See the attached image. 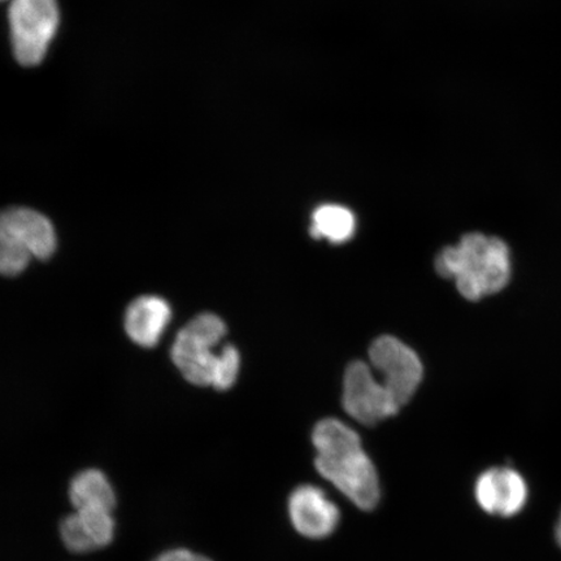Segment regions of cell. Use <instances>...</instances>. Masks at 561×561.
Segmentation results:
<instances>
[{
    "mask_svg": "<svg viewBox=\"0 0 561 561\" xmlns=\"http://www.w3.org/2000/svg\"><path fill=\"white\" fill-rule=\"evenodd\" d=\"M557 541H558L559 546L561 547V515H560L559 523L557 526Z\"/></svg>",
    "mask_w": 561,
    "mask_h": 561,
    "instance_id": "18",
    "label": "cell"
},
{
    "mask_svg": "<svg viewBox=\"0 0 561 561\" xmlns=\"http://www.w3.org/2000/svg\"><path fill=\"white\" fill-rule=\"evenodd\" d=\"M75 512L79 515L83 529L88 533L95 550L103 549V547L114 541L116 528L114 512L105 510H81Z\"/></svg>",
    "mask_w": 561,
    "mask_h": 561,
    "instance_id": "13",
    "label": "cell"
},
{
    "mask_svg": "<svg viewBox=\"0 0 561 561\" xmlns=\"http://www.w3.org/2000/svg\"><path fill=\"white\" fill-rule=\"evenodd\" d=\"M290 522L300 536L322 539L333 535L341 522V512L324 491L301 485L293 491L287 503Z\"/></svg>",
    "mask_w": 561,
    "mask_h": 561,
    "instance_id": "8",
    "label": "cell"
},
{
    "mask_svg": "<svg viewBox=\"0 0 561 561\" xmlns=\"http://www.w3.org/2000/svg\"><path fill=\"white\" fill-rule=\"evenodd\" d=\"M227 333L224 321L214 313L196 316L182 329L172 346V360L188 382L213 386L219 355L213 348Z\"/></svg>",
    "mask_w": 561,
    "mask_h": 561,
    "instance_id": "3",
    "label": "cell"
},
{
    "mask_svg": "<svg viewBox=\"0 0 561 561\" xmlns=\"http://www.w3.org/2000/svg\"><path fill=\"white\" fill-rule=\"evenodd\" d=\"M59 535L66 549L73 553H87L95 551L88 533L83 529L79 515L73 512L62 518L59 526Z\"/></svg>",
    "mask_w": 561,
    "mask_h": 561,
    "instance_id": "15",
    "label": "cell"
},
{
    "mask_svg": "<svg viewBox=\"0 0 561 561\" xmlns=\"http://www.w3.org/2000/svg\"><path fill=\"white\" fill-rule=\"evenodd\" d=\"M343 409L364 425H376L396 416L401 407L376 380L366 363H351L343 380Z\"/></svg>",
    "mask_w": 561,
    "mask_h": 561,
    "instance_id": "6",
    "label": "cell"
},
{
    "mask_svg": "<svg viewBox=\"0 0 561 561\" xmlns=\"http://www.w3.org/2000/svg\"><path fill=\"white\" fill-rule=\"evenodd\" d=\"M0 233L15 238L41 261L50 257L56 249L53 224L47 217L30 208L5 210L0 220Z\"/></svg>",
    "mask_w": 561,
    "mask_h": 561,
    "instance_id": "9",
    "label": "cell"
},
{
    "mask_svg": "<svg viewBox=\"0 0 561 561\" xmlns=\"http://www.w3.org/2000/svg\"><path fill=\"white\" fill-rule=\"evenodd\" d=\"M241 357L234 346L228 345L219 354L217 363L214 388L217 390H228L234 385L240 371Z\"/></svg>",
    "mask_w": 561,
    "mask_h": 561,
    "instance_id": "16",
    "label": "cell"
},
{
    "mask_svg": "<svg viewBox=\"0 0 561 561\" xmlns=\"http://www.w3.org/2000/svg\"><path fill=\"white\" fill-rule=\"evenodd\" d=\"M13 51L20 65L44 60L59 25L56 0H12L9 11Z\"/></svg>",
    "mask_w": 561,
    "mask_h": 561,
    "instance_id": "4",
    "label": "cell"
},
{
    "mask_svg": "<svg viewBox=\"0 0 561 561\" xmlns=\"http://www.w3.org/2000/svg\"><path fill=\"white\" fill-rule=\"evenodd\" d=\"M355 216L346 207L324 205L314 210L310 234L314 240H328L332 243H343L355 233Z\"/></svg>",
    "mask_w": 561,
    "mask_h": 561,
    "instance_id": "12",
    "label": "cell"
},
{
    "mask_svg": "<svg viewBox=\"0 0 561 561\" xmlns=\"http://www.w3.org/2000/svg\"><path fill=\"white\" fill-rule=\"evenodd\" d=\"M528 495L523 476L510 467L491 468L476 481V501L489 515L515 516L525 507Z\"/></svg>",
    "mask_w": 561,
    "mask_h": 561,
    "instance_id": "7",
    "label": "cell"
},
{
    "mask_svg": "<svg viewBox=\"0 0 561 561\" xmlns=\"http://www.w3.org/2000/svg\"><path fill=\"white\" fill-rule=\"evenodd\" d=\"M172 316L168 301L159 297H140L133 301L125 314L126 333L144 347L158 345Z\"/></svg>",
    "mask_w": 561,
    "mask_h": 561,
    "instance_id": "10",
    "label": "cell"
},
{
    "mask_svg": "<svg viewBox=\"0 0 561 561\" xmlns=\"http://www.w3.org/2000/svg\"><path fill=\"white\" fill-rule=\"evenodd\" d=\"M436 270L440 277L455 280L462 297L477 301L508 285L510 249L501 238L469 233L439 252Z\"/></svg>",
    "mask_w": 561,
    "mask_h": 561,
    "instance_id": "2",
    "label": "cell"
},
{
    "mask_svg": "<svg viewBox=\"0 0 561 561\" xmlns=\"http://www.w3.org/2000/svg\"><path fill=\"white\" fill-rule=\"evenodd\" d=\"M31 251L15 238L0 233V271L5 276H18L24 272L32 259Z\"/></svg>",
    "mask_w": 561,
    "mask_h": 561,
    "instance_id": "14",
    "label": "cell"
},
{
    "mask_svg": "<svg viewBox=\"0 0 561 561\" xmlns=\"http://www.w3.org/2000/svg\"><path fill=\"white\" fill-rule=\"evenodd\" d=\"M152 561H214L202 553L194 552L187 549H173L161 552Z\"/></svg>",
    "mask_w": 561,
    "mask_h": 561,
    "instance_id": "17",
    "label": "cell"
},
{
    "mask_svg": "<svg viewBox=\"0 0 561 561\" xmlns=\"http://www.w3.org/2000/svg\"><path fill=\"white\" fill-rule=\"evenodd\" d=\"M69 502L75 511H115L116 494L107 477L98 469H87L76 474L69 483Z\"/></svg>",
    "mask_w": 561,
    "mask_h": 561,
    "instance_id": "11",
    "label": "cell"
},
{
    "mask_svg": "<svg viewBox=\"0 0 561 561\" xmlns=\"http://www.w3.org/2000/svg\"><path fill=\"white\" fill-rule=\"evenodd\" d=\"M369 359L371 366L380 371L385 389L402 409L415 396L423 380L424 369L420 357L405 343L383 335L371 343Z\"/></svg>",
    "mask_w": 561,
    "mask_h": 561,
    "instance_id": "5",
    "label": "cell"
},
{
    "mask_svg": "<svg viewBox=\"0 0 561 561\" xmlns=\"http://www.w3.org/2000/svg\"><path fill=\"white\" fill-rule=\"evenodd\" d=\"M312 440L318 472L356 507L374 510L381 497L380 479L359 434L340 420L325 419L316 425Z\"/></svg>",
    "mask_w": 561,
    "mask_h": 561,
    "instance_id": "1",
    "label": "cell"
}]
</instances>
